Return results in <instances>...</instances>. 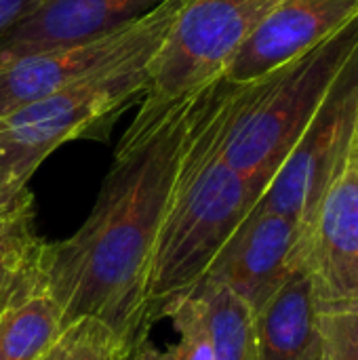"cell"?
Segmentation results:
<instances>
[{
    "mask_svg": "<svg viewBox=\"0 0 358 360\" xmlns=\"http://www.w3.org/2000/svg\"><path fill=\"white\" fill-rule=\"evenodd\" d=\"M165 0H42V4L0 38V68L17 59L103 38Z\"/></svg>",
    "mask_w": 358,
    "mask_h": 360,
    "instance_id": "cell-11",
    "label": "cell"
},
{
    "mask_svg": "<svg viewBox=\"0 0 358 360\" xmlns=\"http://www.w3.org/2000/svg\"><path fill=\"white\" fill-rule=\"evenodd\" d=\"M44 247L34 226L0 240V314L44 293Z\"/></svg>",
    "mask_w": 358,
    "mask_h": 360,
    "instance_id": "cell-15",
    "label": "cell"
},
{
    "mask_svg": "<svg viewBox=\"0 0 358 360\" xmlns=\"http://www.w3.org/2000/svg\"><path fill=\"white\" fill-rule=\"evenodd\" d=\"M304 268L321 308L358 304V137L304 228Z\"/></svg>",
    "mask_w": 358,
    "mask_h": 360,
    "instance_id": "cell-8",
    "label": "cell"
},
{
    "mask_svg": "<svg viewBox=\"0 0 358 360\" xmlns=\"http://www.w3.org/2000/svg\"><path fill=\"white\" fill-rule=\"evenodd\" d=\"M354 137H358V105H357V116H354Z\"/></svg>",
    "mask_w": 358,
    "mask_h": 360,
    "instance_id": "cell-22",
    "label": "cell"
},
{
    "mask_svg": "<svg viewBox=\"0 0 358 360\" xmlns=\"http://www.w3.org/2000/svg\"><path fill=\"white\" fill-rule=\"evenodd\" d=\"M63 329L61 308L38 293L0 314V360H42Z\"/></svg>",
    "mask_w": 358,
    "mask_h": 360,
    "instance_id": "cell-13",
    "label": "cell"
},
{
    "mask_svg": "<svg viewBox=\"0 0 358 360\" xmlns=\"http://www.w3.org/2000/svg\"><path fill=\"white\" fill-rule=\"evenodd\" d=\"M27 226H34V202L11 213V215H4L0 217V240L27 228Z\"/></svg>",
    "mask_w": 358,
    "mask_h": 360,
    "instance_id": "cell-20",
    "label": "cell"
},
{
    "mask_svg": "<svg viewBox=\"0 0 358 360\" xmlns=\"http://www.w3.org/2000/svg\"><path fill=\"white\" fill-rule=\"evenodd\" d=\"M32 202H34V196L30 192H25L21 196H11L6 186H4V179H2V171H0V217L11 215V213L19 211L23 207L32 205Z\"/></svg>",
    "mask_w": 358,
    "mask_h": 360,
    "instance_id": "cell-21",
    "label": "cell"
},
{
    "mask_svg": "<svg viewBox=\"0 0 358 360\" xmlns=\"http://www.w3.org/2000/svg\"><path fill=\"white\" fill-rule=\"evenodd\" d=\"M358 49V19L268 74L238 84L224 139L226 162L255 202Z\"/></svg>",
    "mask_w": 358,
    "mask_h": 360,
    "instance_id": "cell-3",
    "label": "cell"
},
{
    "mask_svg": "<svg viewBox=\"0 0 358 360\" xmlns=\"http://www.w3.org/2000/svg\"><path fill=\"white\" fill-rule=\"evenodd\" d=\"M358 19V0H279L236 51L222 78L251 82Z\"/></svg>",
    "mask_w": 358,
    "mask_h": 360,
    "instance_id": "cell-10",
    "label": "cell"
},
{
    "mask_svg": "<svg viewBox=\"0 0 358 360\" xmlns=\"http://www.w3.org/2000/svg\"><path fill=\"white\" fill-rule=\"evenodd\" d=\"M300 268H304V228L274 213L249 211L203 283L228 289L255 314Z\"/></svg>",
    "mask_w": 358,
    "mask_h": 360,
    "instance_id": "cell-9",
    "label": "cell"
},
{
    "mask_svg": "<svg viewBox=\"0 0 358 360\" xmlns=\"http://www.w3.org/2000/svg\"><path fill=\"white\" fill-rule=\"evenodd\" d=\"M321 306L306 268L253 314L255 360H323Z\"/></svg>",
    "mask_w": 358,
    "mask_h": 360,
    "instance_id": "cell-12",
    "label": "cell"
},
{
    "mask_svg": "<svg viewBox=\"0 0 358 360\" xmlns=\"http://www.w3.org/2000/svg\"><path fill=\"white\" fill-rule=\"evenodd\" d=\"M154 53H141L78 78L0 118V171L11 196H21L36 169L74 139H108L116 118L141 101Z\"/></svg>",
    "mask_w": 358,
    "mask_h": 360,
    "instance_id": "cell-4",
    "label": "cell"
},
{
    "mask_svg": "<svg viewBox=\"0 0 358 360\" xmlns=\"http://www.w3.org/2000/svg\"><path fill=\"white\" fill-rule=\"evenodd\" d=\"M194 95L169 103L139 101L89 217L74 234L44 247V293L61 308L63 327L82 316L101 321L124 360L148 344L146 276Z\"/></svg>",
    "mask_w": 358,
    "mask_h": 360,
    "instance_id": "cell-1",
    "label": "cell"
},
{
    "mask_svg": "<svg viewBox=\"0 0 358 360\" xmlns=\"http://www.w3.org/2000/svg\"><path fill=\"white\" fill-rule=\"evenodd\" d=\"M181 0H165L141 19L91 42L36 53L0 68V118L101 68L162 46Z\"/></svg>",
    "mask_w": 358,
    "mask_h": 360,
    "instance_id": "cell-7",
    "label": "cell"
},
{
    "mask_svg": "<svg viewBox=\"0 0 358 360\" xmlns=\"http://www.w3.org/2000/svg\"><path fill=\"white\" fill-rule=\"evenodd\" d=\"M42 360H124L112 331L93 316L68 323Z\"/></svg>",
    "mask_w": 358,
    "mask_h": 360,
    "instance_id": "cell-17",
    "label": "cell"
},
{
    "mask_svg": "<svg viewBox=\"0 0 358 360\" xmlns=\"http://www.w3.org/2000/svg\"><path fill=\"white\" fill-rule=\"evenodd\" d=\"M234 82L217 78L196 91L169 207L146 276L150 323L190 297L211 264L255 205L247 181L226 162L224 139Z\"/></svg>",
    "mask_w": 358,
    "mask_h": 360,
    "instance_id": "cell-2",
    "label": "cell"
},
{
    "mask_svg": "<svg viewBox=\"0 0 358 360\" xmlns=\"http://www.w3.org/2000/svg\"><path fill=\"white\" fill-rule=\"evenodd\" d=\"M40 4L42 0H0V38L25 21Z\"/></svg>",
    "mask_w": 358,
    "mask_h": 360,
    "instance_id": "cell-19",
    "label": "cell"
},
{
    "mask_svg": "<svg viewBox=\"0 0 358 360\" xmlns=\"http://www.w3.org/2000/svg\"><path fill=\"white\" fill-rule=\"evenodd\" d=\"M357 105L358 49L251 211L274 213L306 228L350 150Z\"/></svg>",
    "mask_w": 358,
    "mask_h": 360,
    "instance_id": "cell-6",
    "label": "cell"
},
{
    "mask_svg": "<svg viewBox=\"0 0 358 360\" xmlns=\"http://www.w3.org/2000/svg\"><path fill=\"white\" fill-rule=\"evenodd\" d=\"M323 360H358V304L321 308Z\"/></svg>",
    "mask_w": 358,
    "mask_h": 360,
    "instance_id": "cell-18",
    "label": "cell"
},
{
    "mask_svg": "<svg viewBox=\"0 0 358 360\" xmlns=\"http://www.w3.org/2000/svg\"><path fill=\"white\" fill-rule=\"evenodd\" d=\"M165 319L173 323L177 342L167 350H156L146 344L133 360H213V344L207 319L196 293L175 304Z\"/></svg>",
    "mask_w": 358,
    "mask_h": 360,
    "instance_id": "cell-16",
    "label": "cell"
},
{
    "mask_svg": "<svg viewBox=\"0 0 358 360\" xmlns=\"http://www.w3.org/2000/svg\"><path fill=\"white\" fill-rule=\"evenodd\" d=\"M276 2L181 0L173 27L150 61V84L141 101L169 103L222 78Z\"/></svg>",
    "mask_w": 358,
    "mask_h": 360,
    "instance_id": "cell-5",
    "label": "cell"
},
{
    "mask_svg": "<svg viewBox=\"0 0 358 360\" xmlns=\"http://www.w3.org/2000/svg\"><path fill=\"white\" fill-rule=\"evenodd\" d=\"M207 319L213 360H255L253 312L224 287L203 283L194 291Z\"/></svg>",
    "mask_w": 358,
    "mask_h": 360,
    "instance_id": "cell-14",
    "label": "cell"
}]
</instances>
